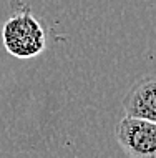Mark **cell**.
Listing matches in <instances>:
<instances>
[{"instance_id": "cell-1", "label": "cell", "mask_w": 156, "mask_h": 158, "mask_svg": "<svg viewBox=\"0 0 156 158\" xmlns=\"http://www.w3.org/2000/svg\"><path fill=\"white\" fill-rule=\"evenodd\" d=\"M3 47L17 58H32L43 52L47 45L45 30L30 12H18L3 25Z\"/></svg>"}, {"instance_id": "cell-2", "label": "cell", "mask_w": 156, "mask_h": 158, "mask_svg": "<svg viewBox=\"0 0 156 158\" xmlns=\"http://www.w3.org/2000/svg\"><path fill=\"white\" fill-rule=\"evenodd\" d=\"M115 135L130 156L156 158V122L126 115L116 123Z\"/></svg>"}, {"instance_id": "cell-3", "label": "cell", "mask_w": 156, "mask_h": 158, "mask_svg": "<svg viewBox=\"0 0 156 158\" xmlns=\"http://www.w3.org/2000/svg\"><path fill=\"white\" fill-rule=\"evenodd\" d=\"M123 110L130 117L156 122V77H143L126 92Z\"/></svg>"}]
</instances>
